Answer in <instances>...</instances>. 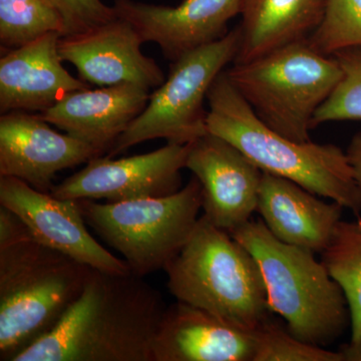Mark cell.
<instances>
[{"instance_id":"1","label":"cell","mask_w":361,"mask_h":361,"mask_svg":"<svg viewBox=\"0 0 361 361\" xmlns=\"http://www.w3.org/2000/svg\"><path fill=\"white\" fill-rule=\"evenodd\" d=\"M166 308L144 277L92 268L56 327L13 361H153Z\"/></svg>"},{"instance_id":"2","label":"cell","mask_w":361,"mask_h":361,"mask_svg":"<svg viewBox=\"0 0 361 361\" xmlns=\"http://www.w3.org/2000/svg\"><path fill=\"white\" fill-rule=\"evenodd\" d=\"M207 101L210 134L231 142L263 173L290 180L360 217L361 190L346 152L334 144L292 141L269 129L233 87L226 71L214 80Z\"/></svg>"},{"instance_id":"3","label":"cell","mask_w":361,"mask_h":361,"mask_svg":"<svg viewBox=\"0 0 361 361\" xmlns=\"http://www.w3.org/2000/svg\"><path fill=\"white\" fill-rule=\"evenodd\" d=\"M90 269L32 235L0 247V360L13 361L56 327Z\"/></svg>"},{"instance_id":"4","label":"cell","mask_w":361,"mask_h":361,"mask_svg":"<svg viewBox=\"0 0 361 361\" xmlns=\"http://www.w3.org/2000/svg\"><path fill=\"white\" fill-rule=\"evenodd\" d=\"M230 235L257 261L272 313L299 341L326 346L350 324L338 283L312 252L278 240L262 220L249 221Z\"/></svg>"},{"instance_id":"5","label":"cell","mask_w":361,"mask_h":361,"mask_svg":"<svg viewBox=\"0 0 361 361\" xmlns=\"http://www.w3.org/2000/svg\"><path fill=\"white\" fill-rule=\"evenodd\" d=\"M164 271L176 300L233 326L254 331L272 313L256 259L203 215L186 245Z\"/></svg>"},{"instance_id":"6","label":"cell","mask_w":361,"mask_h":361,"mask_svg":"<svg viewBox=\"0 0 361 361\" xmlns=\"http://www.w3.org/2000/svg\"><path fill=\"white\" fill-rule=\"evenodd\" d=\"M233 87L256 116L277 134L310 142L316 111L342 78L338 61L308 39L226 70Z\"/></svg>"},{"instance_id":"7","label":"cell","mask_w":361,"mask_h":361,"mask_svg":"<svg viewBox=\"0 0 361 361\" xmlns=\"http://www.w3.org/2000/svg\"><path fill=\"white\" fill-rule=\"evenodd\" d=\"M87 225L122 254L135 276L165 270L191 238L202 211L201 183L195 176L176 193L157 198L96 203L78 199Z\"/></svg>"},{"instance_id":"8","label":"cell","mask_w":361,"mask_h":361,"mask_svg":"<svg viewBox=\"0 0 361 361\" xmlns=\"http://www.w3.org/2000/svg\"><path fill=\"white\" fill-rule=\"evenodd\" d=\"M239 44L237 26L218 42L171 63L165 82L152 92L146 109L116 140L106 156L113 158L151 140L187 145L208 134V111L204 103L216 78L234 63Z\"/></svg>"},{"instance_id":"9","label":"cell","mask_w":361,"mask_h":361,"mask_svg":"<svg viewBox=\"0 0 361 361\" xmlns=\"http://www.w3.org/2000/svg\"><path fill=\"white\" fill-rule=\"evenodd\" d=\"M191 144L167 142L156 151L116 160L94 157L84 169L54 185L51 194L109 203L169 196L183 188L180 172L186 169Z\"/></svg>"},{"instance_id":"10","label":"cell","mask_w":361,"mask_h":361,"mask_svg":"<svg viewBox=\"0 0 361 361\" xmlns=\"http://www.w3.org/2000/svg\"><path fill=\"white\" fill-rule=\"evenodd\" d=\"M0 205L16 213L39 243L94 269L130 272L125 261L90 234L77 200L40 192L16 178L0 177Z\"/></svg>"},{"instance_id":"11","label":"cell","mask_w":361,"mask_h":361,"mask_svg":"<svg viewBox=\"0 0 361 361\" xmlns=\"http://www.w3.org/2000/svg\"><path fill=\"white\" fill-rule=\"evenodd\" d=\"M186 169L201 183L203 216L232 233L257 210L263 172L240 149L218 135H203L191 144Z\"/></svg>"},{"instance_id":"12","label":"cell","mask_w":361,"mask_h":361,"mask_svg":"<svg viewBox=\"0 0 361 361\" xmlns=\"http://www.w3.org/2000/svg\"><path fill=\"white\" fill-rule=\"evenodd\" d=\"M144 40L134 25L116 16L85 32L63 35L59 52L77 68L87 84L111 87L122 84L157 89L166 75L153 59L142 51Z\"/></svg>"},{"instance_id":"13","label":"cell","mask_w":361,"mask_h":361,"mask_svg":"<svg viewBox=\"0 0 361 361\" xmlns=\"http://www.w3.org/2000/svg\"><path fill=\"white\" fill-rule=\"evenodd\" d=\"M102 156L87 142L52 130L40 115L9 111L0 116V177L16 178L44 193L66 169Z\"/></svg>"},{"instance_id":"14","label":"cell","mask_w":361,"mask_h":361,"mask_svg":"<svg viewBox=\"0 0 361 361\" xmlns=\"http://www.w3.org/2000/svg\"><path fill=\"white\" fill-rule=\"evenodd\" d=\"M244 0H183L178 6L115 0L116 16L134 25L144 42H155L174 63L185 54L218 42L228 23L241 14Z\"/></svg>"},{"instance_id":"15","label":"cell","mask_w":361,"mask_h":361,"mask_svg":"<svg viewBox=\"0 0 361 361\" xmlns=\"http://www.w3.org/2000/svg\"><path fill=\"white\" fill-rule=\"evenodd\" d=\"M61 35L47 33L30 44L4 52L0 59V113L42 111L63 97L90 89L73 77L59 56Z\"/></svg>"},{"instance_id":"16","label":"cell","mask_w":361,"mask_h":361,"mask_svg":"<svg viewBox=\"0 0 361 361\" xmlns=\"http://www.w3.org/2000/svg\"><path fill=\"white\" fill-rule=\"evenodd\" d=\"M149 90L135 84L78 90L39 115L103 156L146 109Z\"/></svg>"},{"instance_id":"17","label":"cell","mask_w":361,"mask_h":361,"mask_svg":"<svg viewBox=\"0 0 361 361\" xmlns=\"http://www.w3.org/2000/svg\"><path fill=\"white\" fill-rule=\"evenodd\" d=\"M255 337L196 306H167L153 348V361H253Z\"/></svg>"},{"instance_id":"18","label":"cell","mask_w":361,"mask_h":361,"mask_svg":"<svg viewBox=\"0 0 361 361\" xmlns=\"http://www.w3.org/2000/svg\"><path fill=\"white\" fill-rule=\"evenodd\" d=\"M317 197L290 180L263 173L256 212L280 241L322 254L344 208Z\"/></svg>"},{"instance_id":"19","label":"cell","mask_w":361,"mask_h":361,"mask_svg":"<svg viewBox=\"0 0 361 361\" xmlns=\"http://www.w3.org/2000/svg\"><path fill=\"white\" fill-rule=\"evenodd\" d=\"M326 0H244L240 44L233 63H244L310 39L324 16Z\"/></svg>"},{"instance_id":"20","label":"cell","mask_w":361,"mask_h":361,"mask_svg":"<svg viewBox=\"0 0 361 361\" xmlns=\"http://www.w3.org/2000/svg\"><path fill=\"white\" fill-rule=\"evenodd\" d=\"M322 262L338 283L348 301L351 338L361 337V218L339 221Z\"/></svg>"},{"instance_id":"21","label":"cell","mask_w":361,"mask_h":361,"mask_svg":"<svg viewBox=\"0 0 361 361\" xmlns=\"http://www.w3.org/2000/svg\"><path fill=\"white\" fill-rule=\"evenodd\" d=\"M66 35L63 16L49 0H0V45L18 49L47 33Z\"/></svg>"},{"instance_id":"22","label":"cell","mask_w":361,"mask_h":361,"mask_svg":"<svg viewBox=\"0 0 361 361\" xmlns=\"http://www.w3.org/2000/svg\"><path fill=\"white\" fill-rule=\"evenodd\" d=\"M338 61L342 78L336 89L316 111L312 128L330 122L361 121V47L332 54Z\"/></svg>"},{"instance_id":"23","label":"cell","mask_w":361,"mask_h":361,"mask_svg":"<svg viewBox=\"0 0 361 361\" xmlns=\"http://www.w3.org/2000/svg\"><path fill=\"white\" fill-rule=\"evenodd\" d=\"M308 42L326 56L361 47V0H326L322 23Z\"/></svg>"},{"instance_id":"24","label":"cell","mask_w":361,"mask_h":361,"mask_svg":"<svg viewBox=\"0 0 361 361\" xmlns=\"http://www.w3.org/2000/svg\"><path fill=\"white\" fill-rule=\"evenodd\" d=\"M255 353L253 361H343L339 351L313 345L297 339L286 326L271 318L253 331Z\"/></svg>"},{"instance_id":"25","label":"cell","mask_w":361,"mask_h":361,"mask_svg":"<svg viewBox=\"0 0 361 361\" xmlns=\"http://www.w3.org/2000/svg\"><path fill=\"white\" fill-rule=\"evenodd\" d=\"M63 16L66 35L85 32L116 18L114 6L102 0H49Z\"/></svg>"},{"instance_id":"26","label":"cell","mask_w":361,"mask_h":361,"mask_svg":"<svg viewBox=\"0 0 361 361\" xmlns=\"http://www.w3.org/2000/svg\"><path fill=\"white\" fill-rule=\"evenodd\" d=\"M30 234L27 226L13 211L0 205V247L13 243Z\"/></svg>"},{"instance_id":"27","label":"cell","mask_w":361,"mask_h":361,"mask_svg":"<svg viewBox=\"0 0 361 361\" xmlns=\"http://www.w3.org/2000/svg\"><path fill=\"white\" fill-rule=\"evenodd\" d=\"M346 156L353 171V178L361 190V130L356 133L349 142Z\"/></svg>"},{"instance_id":"28","label":"cell","mask_w":361,"mask_h":361,"mask_svg":"<svg viewBox=\"0 0 361 361\" xmlns=\"http://www.w3.org/2000/svg\"><path fill=\"white\" fill-rule=\"evenodd\" d=\"M338 351L343 361H361V337L358 341L343 344Z\"/></svg>"}]
</instances>
